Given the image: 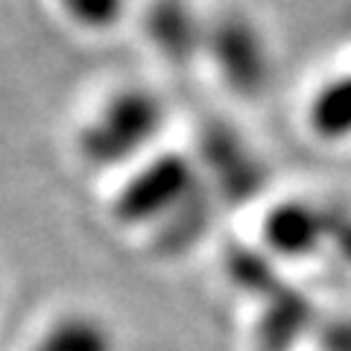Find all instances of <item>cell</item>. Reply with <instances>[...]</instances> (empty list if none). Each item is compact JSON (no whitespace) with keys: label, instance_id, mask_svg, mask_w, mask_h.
<instances>
[{"label":"cell","instance_id":"1","mask_svg":"<svg viewBox=\"0 0 351 351\" xmlns=\"http://www.w3.org/2000/svg\"><path fill=\"white\" fill-rule=\"evenodd\" d=\"M164 126V103L147 88H120L80 132V152L97 167L138 156Z\"/></svg>","mask_w":351,"mask_h":351},{"label":"cell","instance_id":"2","mask_svg":"<svg viewBox=\"0 0 351 351\" xmlns=\"http://www.w3.org/2000/svg\"><path fill=\"white\" fill-rule=\"evenodd\" d=\"M196 191V167L184 152H161L135 170L112 202V217L123 226L167 219Z\"/></svg>","mask_w":351,"mask_h":351},{"label":"cell","instance_id":"3","mask_svg":"<svg viewBox=\"0 0 351 351\" xmlns=\"http://www.w3.org/2000/svg\"><path fill=\"white\" fill-rule=\"evenodd\" d=\"M205 50L211 53L219 76L232 91L258 97L269 82L267 41L249 18L228 12L217 18L205 32Z\"/></svg>","mask_w":351,"mask_h":351},{"label":"cell","instance_id":"4","mask_svg":"<svg viewBox=\"0 0 351 351\" xmlns=\"http://www.w3.org/2000/svg\"><path fill=\"white\" fill-rule=\"evenodd\" d=\"M343 219L325 214L319 205L304 199H284L272 205L261 223L263 243L278 258H304L319 249L325 237L337 234Z\"/></svg>","mask_w":351,"mask_h":351},{"label":"cell","instance_id":"5","mask_svg":"<svg viewBox=\"0 0 351 351\" xmlns=\"http://www.w3.org/2000/svg\"><path fill=\"white\" fill-rule=\"evenodd\" d=\"M205 32L184 0H156L147 12V36L170 62L193 59L205 47Z\"/></svg>","mask_w":351,"mask_h":351},{"label":"cell","instance_id":"6","mask_svg":"<svg viewBox=\"0 0 351 351\" xmlns=\"http://www.w3.org/2000/svg\"><path fill=\"white\" fill-rule=\"evenodd\" d=\"M202 158L214 170L219 188L234 199H246L258 191V164L249 158L246 147L226 126H208L202 132Z\"/></svg>","mask_w":351,"mask_h":351},{"label":"cell","instance_id":"7","mask_svg":"<svg viewBox=\"0 0 351 351\" xmlns=\"http://www.w3.org/2000/svg\"><path fill=\"white\" fill-rule=\"evenodd\" d=\"M311 322V304L304 295L284 287L267 302L258 322V351H290Z\"/></svg>","mask_w":351,"mask_h":351},{"label":"cell","instance_id":"8","mask_svg":"<svg viewBox=\"0 0 351 351\" xmlns=\"http://www.w3.org/2000/svg\"><path fill=\"white\" fill-rule=\"evenodd\" d=\"M311 129L325 141H339L351 135V71L331 80L307 108Z\"/></svg>","mask_w":351,"mask_h":351},{"label":"cell","instance_id":"9","mask_svg":"<svg viewBox=\"0 0 351 351\" xmlns=\"http://www.w3.org/2000/svg\"><path fill=\"white\" fill-rule=\"evenodd\" d=\"M112 334L91 319V316L73 313L50 325L36 343V351H112Z\"/></svg>","mask_w":351,"mask_h":351},{"label":"cell","instance_id":"10","mask_svg":"<svg viewBox=\"0 0 351 351\" xmlns=\"http://www.w3.org/2000/svg\"><path fill=\"white\" fill-rule=\"evenodd\" d=\"M226 269H228V278H232L240 290L263 295L267 302L284 290V284L276 272V263L267 255H261L258 249L232 246L226 252Z\"/></svg>","mask_w":351,"mask_h":351},{"label":"cell","instance_id":"11","mask_svg":"<svg viewBox=\"0 0 351 351\" xmlns=\"http://www.w3.org/2000/svg\"><path fill=\"white\" fill-rule=\"evenodd\" d=\"M62 12L82 29H112L126 12V0H59Z\"/></svg>","mask_w":351,"mask_h":351},{"label":"cell","instance_id":"12","mask_svg":"<svg viewBox=\"0 0 351 351\" xmlns=\"http://www.w3.org/2000/svg\"><path fill=\"white\" fill-rule=\"evenodd\" d=\"M325 346H328V351H351V325L348 322L334 325L331 331L325 334Z\"/></svg>","mask_w":351,"mask_h":351},{"label":"cell","instance_id":"13","mask_svg":"<svg viewBox=\"0 0 351 351\" xmlns=\"http://www.w3.org/2000/svg\"><path fill=\"white\" fill-rule=\"evenodd\" d=\"M334 243H337V249H339V255H343V258L351 263V219H343V223L337 226Z\"/></svg>","mask_w":351,"mask_h":351}]
</instances>
